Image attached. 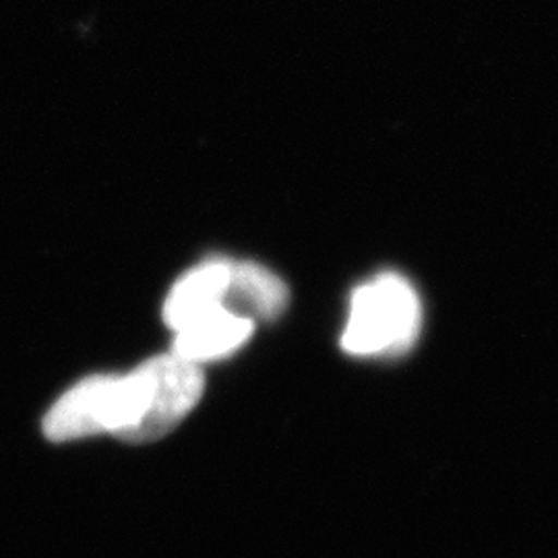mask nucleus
<instances>
[{
    "instance_id": "nucleus-3",
    "label": "nucleus",
    "mask_w": 558,
    "mask_h": 558,
    "mask_svg": "<svg viewBox=\"0 0 558 558\" xmlns=\"http://www.w3.org/2000/svg\"><path fill=\"white\" fill-rule=\"evenodd\" d=\"M131 418L126 375H96L81 380L50 408L44 433L54 442L112 433L120 437Z\"/></svg>"
},
{
    "instance_id": "nucleus-6",
    "label": "nucleus",
    "mask_w": 558,
    "mask_h": 558,
    "mask_svg": "<svg viewBox=\"0 0 558 558\" xmlns=\"http://www.w3.org/2000/svg\"><path fill=\"white\" fill-rule=\"evenodd\" d=\"M290 292L267 267L251 260H232L226 308L253 320H274L286 311Z\"/></svg>"
},
{
    "instance_id": "nucleus-1",
    "label": "nucleus",
    "mask_w": 558,
    "mask_h": 558,
    "mask_svg": "<svg viewBox=\"0 0 558 558\" xmlns=\"http://www.w3.org/2000/svg\"><path fill=\"white\" fill-rule=\"evenodd\" d=\"M422 304L414 286L398 274H379L350 300L341 348L359 359L398 356L420 336Z\"/></svg>"
},
{
    "instance_id": "nucleus-2",
    "label": "nucleus",
    "mask_w": 558,
    "mask_h": 558,
    "mask_svg": "<svg viewBox=\"0 0 558 558\" xmlns=\"http://www.w3.org/2000/svg\"><path fill=\"white\" fill-rule=\"evenodd\" d=\"M137 383V418L122 440L151 442L172 433L203 396V373L197 364L174 354L156 356L133 371Z\"/></svg>"
},
{
    "instance_id": "nucleus-4",
    "label": "nucleus",
    "mask_w": 558,
    "mask_h": 558,
    "mask_svg": "<svg viewBox=\"0 0 558 558\" xmlns=\"http://www.w3.org/2000/svg\"><path fill=\"white\" fill-rule=\"evenodd\" d=\"M230 265L232 260L221 257L207 259L172 286L163 302V320L172 331H179L216 308H226Z\"/></svg>"
},
{
    "instance_id": "nucleus-5",
    "label": "nucleus",
    "mask_w": 558,
    "mask_h": 558,
    "mask_svg": "<svg viewBox=\"0 0 558 558\" xmlns=\"http://www.w3.org/2000/svg\"><path fill=\"white\" fill-rule=\"evenodd\" d=\"M255 331V320L228 308H216L177 331L172 354L191 364L226 359L242 348Z\"/></svg>"
}]
</instances>
